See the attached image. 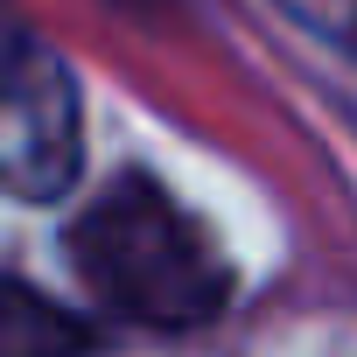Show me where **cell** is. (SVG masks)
I'll use <instances>...</instances> for the list:
<instances>
[{
    "mask_svg": "<svg viewBox=\"0 0 357 357\" xmlns=\"http://www.w3.org/2000/svg\"><path fill=\"white\" fill-rule=\"evenodd\" d=\"M77 280L140 329H197L225 308L231 266L154 175H112L70 225Z\"/></svg>",
    "mask_w": 357,
    "mask_h": 357,
    "instance_id": "cell-1",
    "label": "cell"
},
{
    "mask_svg": "<svg viewBox=\"0 0 357 357\" xmlns=\"http://www.w3.org/2000/svg\"><path fill=\"white\" fill-rule=\"evenodd\" d=\"M77 161H84L77 84L36 36H15V56H8V190L22 204H50L77 183Z\"/></svg>",
    "mask_w": 357,
    "mask_h": 357,
    "instance_id": "cell-2",
    "label": "cell"
},
{
    "mask_svg": "<svg viewBox=\"0 0 357 357\" xmlns=\"http://www.w3.org/2000/svg\"><path fill=\"white\" fill-rule=\"evenodd\" d=\"M280 15H294L308 36H322V43L357 56V0H280Z\"/></svg>",
    "mask_w": 357,
    "mask_h": 357,
    "instance_id": "cell-3",
    "label": "cell"
}]
</instances>
